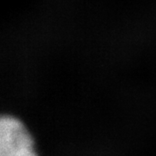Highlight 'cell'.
Here are the masks:
<instances>
[{"label": "cell", "mask_w": 156, "mask_h": 156, "mask_svg": "<svg viewBox=\"0 0 156 156\" xmlns=\"http://www.w3.org/2000/svg\"><path fill=\"white\" fill-rule=\"evenodd\" d=\"M0 156H37L31 135L14 117L0 116Z\"/></svg>", "instance_id": "obj_1"}]
</instances>
